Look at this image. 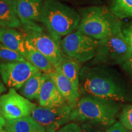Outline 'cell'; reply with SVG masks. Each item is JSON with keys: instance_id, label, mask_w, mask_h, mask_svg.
<instances>
[{"instance_id": "cell-27", "label": "cell", "mask_w": 132, "mask_h": 132, "mask_svg": "<svg viewBox=\"0 0 132 132\" xmlns=\"http://www.w3.org/2000/svg\"><path fill=\"white\" fill-rule=\"evenodd\" d=\"M125 39L132 52V25L122 31Z\"/></svg>"}, {"instance_id": "cell-28", "label": "cell", "mask_w": 132, "mask_h": 132, "mask_svg": "<svg viewBox=\"0 0 132 132\" xmlns=\"http://www.w3.org/2000/svg\"><path fill=\"white\" fill-rule=\"evenodd\" d=\"M6 90V88L4 86V83L1 78V75H0V97L2 95V94Z\"/></svg>"}, {"instance_id": "cell-7", "label": "cell", "mask_w": 132, "mask_h": 132, "mask_svg": "<svg viewBox=\"0 0 132 132\" xmlns=\"http://www.w3.org/2000/svg\"><path fill=\"white\" fill-rule=\"evenodd\" d=\"M40 72L28 61L0 62V75L6 86L21 88L31 77Z\"/></svg>"}, {"instance_id": "cell-6", "label": "cell", "mask_w": 132, "mask_h": 132, "mask_svg": "<svg viewBox=\"0 0 132 132\" xmlns=\"http://www.w3.org/2000/svg\"><path fill=\"white\" fill-rule=\"evenodd\" d=\"M98 40L80 31H74L60 40L62 52L68 56L85 62L94 58Z\"/></svg>"}, {"instance_id": "cell-20", "label": "cell", "mask_w": 132, "mask_h": 132, "mask_svg": "<svg viewBox=\"0 0 132 132\" xmlns=\"http://www.w3.org/2000/svg\"><path fill=\"white\" fill-rule=\"evenodd\" d=\"M111 10L119 19L132 17V0H113Z\"/></svg>"}, {"instance_id": "cell-3", "label": "cell", "mask_w": 132, "mask_h": 132, "mask_svg": "<svg viewBox=\"0 0 132 132\" xmlns=\"http://www.w3.org/2000/svg\"><path fill=\"white\" fill-rule=\"evenodd\" d=\"M121 105L119 102L100 97L85 95L72 108L70 120L91 122L109 127L115 122Z\"/></svg>"}, {"instance_id": "cell-13", "label": "cell", "mask_w": 132, "mask_h": 132, "mask_svg": "<svg viewBox=\"0 0 132 132\" xmlns=\"http://www.w3.org/2000/svg\"><path fill=\"white\" fill-rule=\"evenodd\" d=\"M39 104L44 107H57L66 103L65 99L57 89L56 86L48 73L46 77L41 88L39 97Z\"/></svg>"}, {"instance_id": "cell-16", "label": "cell", "mask_w": 132, "mask_h": 132, "mask_svg": "<svg viewBox=\"0 0 132 132\" xmlns=\"http://www.w3.org/2000/svg\"><path fill=\"white\" fill-rule=\"evenodd\" d=\"M4 130L6 132H45V128L29 116L15 120H6Z\"/></svg>"}, {"instance_id": "cell-4", "label": "cell", "mask_w": 132, "mask_h": 132, "mask_svg": "<svg viewBox=\"0 0 132 132\" xmlns=\"http://www.w3.org/2000/svg\"><path fill=\"white\" fill-rule=\"evenodd\" d=\"M77 30L101 40L122 31L121 23L111 10L104 6H93L82 11Z\"/></svg>"}, {"instance_id": "cell-30", "label": "cell", "mask_w": 132, "mask_h": 132, "mask_svg": "<svg viewBox=\"0 0 132 132\" xmlns=\"http://www.w3.org/2000/svg\"><path fill=\"white\" fill-rule=\"evenodd\" d=\"M45 132H56V130L53 128H47L45 130Z\"/></svg>"}, {"instance_id": "cell-29", "label": "cell", "mask_w": 132, "mask_h": 132, "mask_svg": "<svg viewBox=\"0 0 132 132\" xmlns=\"http://www.w3.org/2000/svg\"><path fill=\"white\" fill-rule=\"evenodd\" d=\"M6 125V120L2 116V115L0 113V130H3V128Z\"/></svg>"}, {"instance_id": "cell-31", "label": "cell", "mask_w": 132, "mask_h": 132, "mask_svg": "<svg viewBox=\"0 0 132 132\" xmlns=\"http://www.w3.org/2000/svg\"><path fill=\"white\" fill-rule=\"evenodd\" d=\"M0 132H6V131H5L4 130H0Z\"/></svg>"}, {"instance_id": "cell-5", "label": "cell", "mask_w": 132, "mask_h": 132, "mask_svg": "<svg viewBox=\"0 0 132 132\" xmlns=\"http://www.w3.org/2000/svg\"><path fill=\"white\" fill-rule=\"evenodd\" d=\"M132 52L128 45L122 31L98 40L96 54L93 64L121 65Z\"/></svg>"}, {"instance_id": "cell-12", "label": "cell", "mask_w": 132, "mask_h": 132, "mask_svg": "<svg viewBox=\"0 0 132 132\" xmlns=\"http://www.w3.org/2000/svg\"><path fill=\"white\" fill-rule=\"evenodd\" d=\"M48 74L61 94L65 99L66 103L73 107L80 97L79 90H77L71 81L57 69L54 68Z\"/></svg>"}, {"instance_id": "cell-18", "label": "cell", "mask_w": 132, "mask_h": 132, "mask_svg": "<svg viewBox=\"0 0 132 132\" xmlns=\"http://www.w3.org/2000/svg\"><path fill=\"white\" fill-rule=\"evenodd\" d=\"M26 52L24 58L40 71L48 73L54 69L50 61L40 52L36 50L26 38Z\"/></svg>"}, {"instance_id": "cell-9", "label": "cell", "mask_w": 132, "mask_h": 132, "mask_svg": "<svg viewBox=\"0 0 132 132\" xmlns=\"http://www.w3.org/2000/svg\"><path fill=\"white\" fill-rule=\"evenodd\" d=\"M26 38L36 50L45 56L56 67L63 57L60 41L44 30L26 31Z\"/></svg>"}, {"instance_id": "cell-25", "label": "cell", "mask_w": 132, "mask_h": 132, "mask_svg": "<svg viewBox=\"0 0 132 132\" xmlns=\"http://www.w3.org/2000/svg\"><path fill=\"white\" fill-rule=\"evenodd\" d=\"M57 132H82L81 127L76 123H69L65 124L58 130Z\"/></svg>"}, {"instance_id": "cell-32", "label": "cell", "mask_w": 132, "mask_h": 132, "mask_svg": "<svg viewBox=\"0 0 132 132\" xmlns=\"http://www.w3.org/2000/svg\"><path fill=\"white\" fill-rule=\"evenodd\" d=\"M1 26H0V31H1Z\"/></svg>"}, {"instance_id": "cell-8", "label": "cell", "mask_w": 132, "mask_h": 132, "mask_svg": "<svg viewBox=\"0 0 132 132\" xmlns=\"http://www.w3.org/2000/svg\"><path fill=\"white\" fill-rule=\"evenodd\" d=\"M37 106L14 88L0 97V113L6 120H15L27 117Z\"/></svg>"}, {"instance_id": "cell-23", "label": "cell", "mask_w": 132, "mask_h": 132, "mask_svg": "<svg viewBox=\"0 0 132 132\" xmlns=\"http://www.w3.org/2000/svg\"><path fill=\"white\" fill-rule=\"evenodd\" d=\"M108 127L100 123L84 122L81 125L82 132H107Z\"/></svg>"}, {"instance_id": "cell-19", "label": "cell", "mask_w": 132, "mask_h": 132, "mask_svg": "<svg viewBox=\"0 0 132 132\" xmlns=\"http://www.w3.org/2000/svg\"><path fill=\"white\" fill-rule=\"evenodd\" d=\"M46 73H42L40 71L31 77L22 86L21 89V94L29 100L39 99Z\"/></svg>"}, {"instance_id": "cell-22", "label": "cell", "mask_w": 132, "mask_h": 132, "mask_svg": "<svg viewBox=\"0 0 132 132\" xmlns=\"http://www.w3.org/2000/svg\"><path fill=\"white\" fill-rule=\"evenodd\" d=\"M119 120L123 126L132 131V104L123 107L119 115Z\"/></svg>"}, {"instance_id": "cell-11", "label": "cell", "mask_w": 132, "mask_h": 132, "mask_svg": "<svg viewBox=\"0 0 132 132\" xmlns=\"http://www.w3.org/2000/svg\"><path fill=\"white\" fill-rule=\"evenodd\" d=\"M21 26L26 31L43 30L40 15L44 0H16Z\"/></svg>"}, {"instance_id": "cell-15", "label": "cell", "mask_w": 132, "mask_h": 132, "mask_svg": "<svg viewBox=\"0 0 132 132\" xmlns=\"http://www.w3.org/2000/svg\"><path fill=\"white\" fill-rule=\"evenodd\" d=\"M0 26L20 28L21 26L16 0H0Z\"/></svg>"}, {"instance_id": "cell-10", "label": "cell", "mask_w": 132, "mask_h": 132, "mask_svg": "<svg viewBox=\"0 0 132 132\" xmlns=\"http://www.w3.org/2000/svg\"><path fill=\"white\" fill-rule=\"evenodd\" d=\"M72 106L64 103L57 107L36 106L33 110L32 117L46 128L56 130L70 120Z\"/></svg>"}, {"instance_id": "cell-21", "label": "cell", "mask_w": 132, "mask_h": 132, "mask_svg": "<svg viewBox=\"0 0 132 132\" xmlns=\"http://www.w3.org/2000/svg\"><path fill=\"white\" fill-rule=\"evenodd\" d=\"M0 59L3 61H24L26 59L19 53L5 47L0 43Z\"/></svg>"}, {"instance_id": "cell-14", "label": "cell", "mask_w": 132, "mask_h": 132, "mask_svg": "<svg viewBox=\"0 0 132 132\" xmlns=\"http://www.w3.org/2000/svg\"><path fill=\"white\" fill-rule=\"evenodd\" d=\"M0 43L5 47L24 56L26 52V36L15 28L1 27L0 31Z\"/></svg>"}, {"instance_id": "cell-26", "label": "cell", "mask_w": 132, "mask_h": 132, "mask_svg": "<svg viewBox=\"0 0 132 132\" xmlns=\"http://www.w3.org/2000/svg\"><path fill=\"white\" fill-rule=\"evenodd\" d=\"M123 70L132 79V54L121 65Z\"/></svg>"}, {"instance_id": "cell-2", "label": "cell", "mask_w": 132, "mask_h": 132, "mask_svg": "<svg viewBox=\"0 0 132 132\" xmlns=\"http://www.w3.org/2000/svg\"><path fill=\"white\" fill-rule=\"evenodd\" d=\"M80 21V15L73 8L57 0H44L40 23L55 39L60 41L75 31Z\"/></svg>"}, {"instance_id": "cell-17", "label": "cell", "mask_w": 132, "mask_h": 132, "mask_svg": "<svg viewBox=\"0 0 132 132\" xmlns=\"http://www.w3.org/2000/svg\"><path fill=\"white\" fill-rule=\"evenodd\" d=\"M54 68L59 70L67 77L72 82L74 87L77 90H79L81 70L80 62L68 56H67L65 54H64L61 61Z\"/></svg>"}, {"instance_id": "cell-1", "label": "cell", "mask_w": 132, "mask_h": 132, "mask_svg": "<svg viewBox=\"0 0 132 132\" xmlns=\"http://www.w3.org/2000/svg\"><path fill=\"white\" fill-rule=\"evenodd\" d=\"M79 90L119 103L132 102V86L116 70L104 65L85 67L80 70Z\"/></svg>"}, {"instance_id": "cell-24", "label": "cell", "mask_w": 132, "mask_h": 132, "mask_svg": "<svg viewBox=\"0 0 132 132\" xmlns=\"http://www.w3.org/2000/svg\"><path fill=\"white\" fill-rule=\"evenodd\" d=\"M131 130H128L120 122H114L113 124L108 127L107 128V132H131Z\"/></svg>"}]
</instances>
